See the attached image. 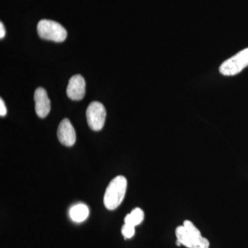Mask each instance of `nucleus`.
Here are the masks:
<instances>
[{"label": "nucleus", "mask_w": 248, "mask_h": 248, "mask_svg": "<svg viewBox=\"0 0 248 248\" xmlns=\"http://www.w3.org/2000/svg\"><path fill=\"white\" fill-rule=\"evenodd\" d=\"M37 32L41 38L55 42H63L67 37V31L61 24L48 19L40 21L37 24Z\"/></svg>", "instance_id": "2"}, {"label": "nucleus", "mask_w": 248, "mask_h": 248, "mask_svg": "<svg viewBox=\"0 0 248 248\" xmlns=\"http://www.w3.org/2000/svg\"><path fill=\"white\" fill-rule=\"evenodd\" d=\"M70 217L73 221L81 223L88 218L89 215V209L87 205L80 203L72 207L70 210Z\"/></svg>", "instance_id": "8"}, {"label": "nucleus", "mask_w": 248, "mask_h": 248, "mask_svg": "<svg viewBox=\"0 0 248 248\" xmlns=\"http://www.w3.org/2000/svg\"><path fill=\"white\" fill-rule=\"evenodd\" d=\"M66 93L72 100H81L86 94V81L84 78L79 75L72 77L68 82Z\"/></svg>", "instance_id": "5"}, {"label": "nucleus", "mask_w": 248, "mask_h": 248, "mask_svg": "<svg viewBox=\"0 0 248 248\" xmlns=\"http://www.w3.org/2000/svg\"><path fill=\"white\" fill-rule=\"evenodd\" d=\"M34 99L36 114L40 118H45L50 111V101L46 90L41 87L36 89Z\"/></svg>", "instance_id": "7"}, {"label": "nucleus", "mask_w": 248, "mask_h": 248, "mask_svg": "<svg viewBox=\"0 0 248 248\" xmlns=\"http://www.w3.org/2000/svg\"><path fill=\"white\" fill-rule=\"evenodd\" d=\"M5 35H6V30H5L4 24L1 22L0 23V38H4Z\"/></svg>", "instance_id": "12"}, {"label": "nucleus", "mask_w": 248, "mask_h": 248, "mask_svg": "<svg viewBox=\"0 0 248 248\" xmlns=\"http://www.w3.org/2000/svg\"><path fill=\"white\" fill-rule=\"evenodd\" d=\"M143 218L144 213L143 210L141 208H136L134 209L131 213L126 215L124 218V223L135 227L141 223Z\"/></svg>", "instance_id": "9"}, {"label": "nucleus", "mask_w": 248, "mask_h": 248, "mask_svg": "<svg viewBox=\"0 0 248 248\" xmlns=\"http://www.w3.org/2000/svg\"><path fill=\"white\" fill-rule=\"evenodd\" d=\"M127 189V180L124 176L114 178L108 186L104 197V203L109 210H115L123 202Z\"/></svg>", "instance_id": "1"}, {"label": "nucleus", "mask_w": 248, "mask_h": 248, "mask_svg": "<svg viewBox=\"0 0 248 248\" xmlns=\"http://www.w3.org/2000/svg\"><path fill=\"white\" fill-rule=\"evenodd\" d=\"M248 66V48L241 50L234 56L222 63L219 71L225 76H232L241 73Z\"/></svg>", "instance_id": "3"}, {"label": "nucleus", "mask_w": 248, "mask_h": 248, "mask_svg": "<svg viewBox=\"0 0 248 248\" xmlns=\"http://www.w3.org/2000/svg\"><path fill=\"white\" fill-rule=\"evenodd\" d=\"M107 111L102 103L93 102L86 110V118L90 128L94 131L102 130L105 124Z\"/></svg>", "instance_id": "4"}, {"label": "nucleus", "mask_w": 248, "mask_h": 248, "mask_svg": "<svg viewBox=\"0 0 248 248\" xmlns=\"http://www.w3.org/2000/svg\"><path fill=\"white\" fill-rule=\"evenodd\" d=\"M122 233L125 239H130L135 235V227L124 223L122 228Z\"/></svg>", "instance_id": "10"}, {"label": "nucleus", "mask_w": 248, "mask_h": 248, "mask_svg": "<svg viewBox=\"0 0 248 248\" xmlns=\"http://www.w3.org/2000/svg\"><path fill=\"white\" fill-rule=\"evenodd\" d=\"M7 113V108L5 106L4 102L3 99H0V115L1 117H4Z\"/></svg>", "instance_id": "11"}, {"label": "nucleus", "mask_w": 248, "mask_h": 248, "mask_svg": "<svg viewBox=\"0 0 248 248\" xmlns=\"http://www.w3.org/2000/svg\"><path fill=\"white\" fill-rule=\"evenodd\" d=\"M58 138L62 144L66 146H73L76 143V130L68 119H64L60 124L58 130Z\"/></svg>", "instance_id": "6"}]
</instances>
